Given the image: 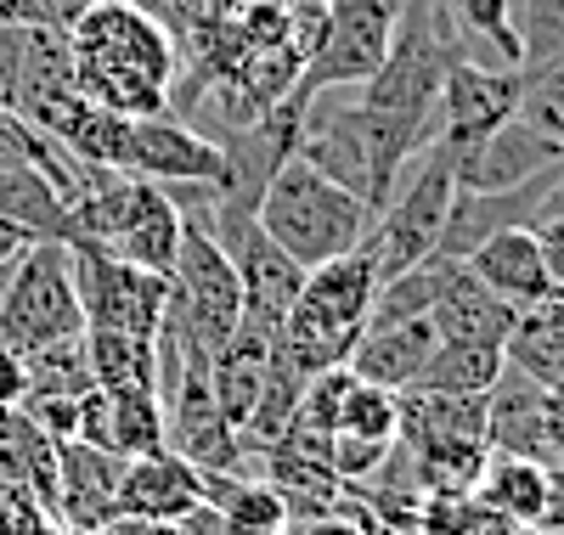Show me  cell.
I'll return each instance as SVG.
<instances>
[{
  "instance_id": "6da1fadb",
  "label": "cell",
  "mask_w": 564,
  "mask_h": 535,
  "mask_svg": "<svg viewBox=\"0 0 564 535\" xmlns=\"http://www.w3.org/2000/svg\"><path fill=\"white\" fill-rule=\"evenodd\" d=\"M68 52L79 96H90L97 108L124 119H153L170 108L181 45L148 7H119V0L85 7V18L68 29Z\"/></svg>"
},
{
  "instance_id": "7a4b0ae2",
  "label": "cell",
  "mask_w": 564,
  "mask_h": 535,
  "mask_svg": "<svg viewBox=\"0 0 564 535\" xmlns=\"http://www.w3.org/2000/svg\"><path fill=\"white\" fill-rule=\"evenodd\" d=\"M254 226L294 265L316 271L327 260L361 249V242L372 237V226H379V209H372L367 198H356L350 186H339L334 175H322L311 159L294 153L289 164L271 175L265 198L254 209Z\"/></svg>"
},
{
  "instance_id": "3957f363",
  "label": "cell",
  "mask_w": 564,
  "mask_h": 535,
  "mask_svg": "<svg viewBox=\"0 0 564 535\" xmlns=\"http://www.w3.org/2000/svg\"><path fill=\"white\" fill-rule=\"evenodd\" d=\"M372 299H379V249L367 237L361 249L305 271V287H300L289 321H282V332L271 338V350L289 367H300L305 378L345 367L356 338L367 332Z\"/></svg>"
},
{
  "instance_id": "277c9868",
  "label": "cell",
  "mask_w": 564,
  "mask_h": 535,
  "mask_svg": "<svg viewBox=\"0 0 564 535\" xmlns=\"http://www.w3.org/2000/svg\"><path fill=\"white\" fill-rule=\"evenodd\" d=\"M68 220H74V237L102 242L108 254H119V260H130L141 271H153V276H170L175 260H181L186 215L170 198V186H159V181L97 170L90 186L68 204Z\"/></svg>"
},
{
  "instance_id": "5b68a950",
  "label": "cell",
  "mask_w": 564,
  "mask_h": 535,
  "mask_svg": "<svg viewBox=\"0 0 564 535\" xmlns=\"http://www.w3.org/2000/svg\"><path fill=\"white\" fill-rule=\"evenodd\" d=\"M85 338V310L74 294V271H68V242L40 237L23 249V260L0 282V345L34 356Z\"/></svg>"
},
{
  "instance_id": "8992f818",
  "label": "cell",
  "mask_w": 564,
  "mask_h": 535,
  "mask_svg": "<svg viewBox=\"0 0 564 535\" xmlns=\"http://www.w3.org/2000/svg\"><path fill=\"white\" fill-rule=\"evenodd\" d=\"M457 198V148L452 141H430L395 181L390 204L379 209V226H372V249H379V282L401 276L406 265H417L423 254L441 249L446 237V215Z\"/></svg>"
},
{
  "instance_id": "52a82bcc",
  "label": "cell",
  "mask_w": 564,
  "mask_h": 535,
  "mask_svg": "<svg viewBox=\"0 0 564 535\" xmlns=\"http://www.w3.org/2000/svg\"><path fill=\"white\" fill-rule=\"evenodd\" d=\"M401 12H406V0H327V18L316 29V45L300 74L305 102L322 90H361L379 74Z\"/></svg>"
},
{
  "instance_id": "ba28073f",
  "label": "cell",
  "mask_w": 564,
  "mask_h": 535,
  "mask_svg": "<svg viewBox=\"0 0 564 535\" xmlns=\"http://www.w3.org/2000/svg\"><path fill=\"white\" fill-rule=\"evenodd\" d=\"M68 271L74 294L85 310V332H130V338H159L164 305H170V276H153L119 254H108L102 242H68Z\"/></svg>"
},
{
  "instance_id": "9c48e42d",
  "label": "cell",
  "mask_w": 564,
  "mask_h": 535,
  "mask_svg": "<svg viewBox=\"0 0 564 535\" xmlns=\"http://www.w3.org/2000/svg\"><path fill=\"white\" fill-rule=\"evenodd\" d=\"M79 96L68 29L52 23H7L0 29V108L45 130Z\"/></svg>"
},
{
  "instance_id": "30bf717a",
  "label": "cell",
  "mask_w": 564,
  "mask_h": 535,
  "mask_svg": "<svg viewBox=\"0 0 564 535\" xmlns=\"http://www.w3.org/2000/svg\"><path fill=\"white\" fill-rule=\"evenodd\" d=\"M130 175L141 181H159V186H226V153L220 141H209L193 119L181 113H153V119H135L130 135Z\"/></svg>"
},
{
  "instance_id": "8fae6325",
  "label": "cell",
  "mask_w": 564,
  "mask_h": 535,
  "mask_svg": "<svg viewBox=\"0 0 564 535\" xmlns=\"http://www.w3.org/2000/svg\"><path fill=\"white\" fill-rule=\"evenodd\" d=\"M558 164H564V141L547 135L536 119L513 113L486 141L457 153V192H508V186H525Z\"/></svg>"
},
{
  "instance_id": "7c38bea8",
  "label": "cell",
  "mask_w": 564,
  "mask_h": 535,
  "mask_svg": "<svg viewBox=\"0 0 564 535\" xmlns=\"http://www.w3.org/2000/svg\"><path fill=\"white\" fill-rule=\"evenodd\" d=\"M520 102H525V74H502L457 57L441 85V141H452L457 153L475 148V141H486L497 124L520 113Z\"/></svg>"
},
{
  "instance_id": "4fadbf2b",
  "label": "cell",
  "mask_w": 564,
  "mask_h": 535,
  "mask_svg": "<svg viewBox=\"0 0 564 535\" xmlns=\"http://www.w3.org/2000/svg\"><path fill=\"white\" fill-rule=\"evenodd\" d=\"M231 265H238V299H243V332H260V338H276L282 321H289L300 287H305V265H294L276 242L249 226L231 249Z\"/></svg>"
},
{
  "instance_id": "5bb4252c",
  "label": "cell",
  "mask_w": 564,
  "mask_h": 535,
  "mask_svg": "<svg viewBox=\"0 0 564 535\" xmlns=\"http://www.w3.org/2000/svg\"><path fill=\"white\" fill-rule=\"evenodd\" d=\"M198 507H209L204 502V473L193 462H181L175 451H153V457L124 462L119 518H130V524H181Z\"/></svg>"
},
{
  "instance_id": "9a60e30c",
  "label": "cell",
  "mask_w": 564,
  "mask_h": 535,
  "mask_svg": "<svg viewBox=\"0 0 564 535\" xmlns=\"http://www.w3.org/2000/svg\"><path fill=\"white\" fill-rule=\"evenodd\" d=\"M119 479H124V457L97 451L85 440H63L57 446V513L68 529L97 535L108 524H119Z\"/></svg>"
},
{
  "instance_id": "2e32d148",
  "label": "cell",
  "mask_w": 564,
  "mask_h": 535,
  "mask_svg": "<svg viewBox=\"0 0 564 535\" xmlns=\"http://www.w3.org/2000/svg\"><path fill=\"white\" fill-rule=\"evenodd\" d=\"M558 473H564V468L491 451V457L480 462L475 484H468V496H475V507H480L486 518L542 529V524H547V507H553V491H558Z\"/></svg>"
},
{
  "instance_id": "e0dca14e",
  "label": "cell",
  "mask_w": 564,
  "mask_h": 535,
  "mask_svg": "<svg viewBox=\"0 0 564 535\" xmlns=\"http://www.w3.org/2000/svg\"><path fill=\"white\" fill-rule=\"evenodd\" d=\"M463 271L475 276L480 287H491L497 299H508L513 310H531L542 299H553L558 287L547 282L542 271V254H536V237L531 226H508V231H491L486 242L463 254Z\"/></svg>"
},
{
  "instance_id": "ac0fdd59",
  "label": "cell",
  "mask_w": 564,
  "mask_h": 535,
  "mask_svg": "<svg viewBox=\"0 0 564 535\" xmlns=\"http://www.w3.org/2000/svg\"><path fill=\"white\" fill-rule=\"evenodd\" d=\"M441 345V332L430 316H412V321H379V327H367L356 338V350H350V372L361 383H379V389H395V395H406V389H417L423 367H430Z\"/></svg>"
},
{
  "instance_id": "d6986e66",
  "label": "cell",
  "mask_w": 564,
  "mask_h": 535,
  "mask_svg": "<svg viewBox=\"0 0 564 535\" xmlns=\"http://www.w3.org/2000/svg\"><path fill=\"white\" fill-rule=\"evenodd\" d=\"M486 446L502 457H531L553 468L547 451V389H536L525 372L502 367V378L486 389Z\"/></svg>"
},
{
  "instance_id": "ffe728a7",
  "label": "cell",
  "mask_w": 564,
  "mask_h": 535,
  "mask_svg": "<svg viewBox=\"0 0 564 535\" xmlns=\"http://www.w3.org/2000/svg\"><path fill=\"white\" fill-rule=\"evenodd\" d=\"M0 215L18 220L34 237H57V242L74 237V220H68V204L57 198V186L18 148H0Z\"/></svg>"
},
{
  "instance_id": "44dd1931",
  "label": "cell",
  "mask_w": 564,
  "mask_h": 535,
  "mask_svg": "<svg viewBox=\"0 0 564 535\" xmlns=\"http://www.w3.org/2000/svg\"><path fill=\"white\" fill-rule=\"evenodd\" d=\"M430 321H435L441 338H452V345H508L520 310H513L508 299H497L491 287H480L468 271H457V282L446 287V299L430 310Z\"/></svg>"
},
{
  "instance_id": "7402d4cb",
  "label": "cell",
  "mask_w": 564,
  "mask_h": 535,
  "mask_svg": "<svg viewBox=\"0 0 564 535\" xmlns=\"http://www.w3.org/2000/svg\"><path fill=\"white\" fill-rule=\"evenodd\" d=\"M446 12H452L457 52L468 63H486V68H502V74H525L520 34H513V18H508V0H446Z\"/></svg>"
},
{
  "instance_id": "603a6c76",
  "label": "cell",
  "mask_w": 564,
  "mask_h": 535,
  "mask_svg": "<svg viewBox=\"0 0 564 535\" xmlns=\"http://www.w3.org/2000/svg\"><path fill=\"white\" fill-rule=\"evenodd\" d=\"M463 260L435 249V254H423L417 265H406L401 276L379 282V299H372V316L367 327H379V321H412V316H430L441 299H446V287L457 282Z\"/></svg>"
},
{
  "instance_id": "cb8c5ba5",
  "label": "cell",
  "mask_w": 564,
  "mask_h": 535,
  "mask_svg": "<svg viewBox=\"0 0 564 535\" xmlns=\"http://www.w3.org/2000/svg\"><path fill=\"white\" fill-rule=\"evenodd\" d=\"M85 361L97 389L119 395V389H148L159 395V345L130 332H85Z\"/></svg>"
},
{
  "instance_id": "d4e9b609",
  "label": "cell",
  "mask_w": 564,
  "mask_h": 535,
  "mask_svg": "<svg viewBox=\"0 0 564 535\" xmlns=\"http://www.w3.org/2000/svg\"><path fill=\"white\" fill-rule=\"evenodd\" d=\"M502 367H508L502 345H452V338H441L417 389H430V395H486L502 378Z\"/></svg>"
},
{
  "instance_id": "484cf974",
  "label": "cell",
  "mask_w": 564,
  "mask_h": 535,
  "mask_svg": "<svg viewBox=\"0 0 564 535\" xmlns=\"http://www.w3.org/2000/svg\"><path fill=\"white\" fill-rule=\"evenodd\" d=\"M513 34H520L525 74L564 63V0H508Z\"/></svg>"
},
{
  "instance_id": "4316f807",
  "label": "cell",
  "mask_w": 564,
  "mask_h": 535,
  "mask_svg": "<svg viewBox=\"0 0 564 535\" xmlns=\"http://www.w3.org/2000/svg\"><path fill=\"white\" fill-rule=\"evenodd\" d=\"M29 361V395H63V401H85L97 378H90V361H85V338H68V345H52V350H34L23 356Z\"/></svg>"
},
{
  "instance_id": "83f0119b",
  "label": "cell",
  "mask_w": 564,
  "mask_h": 535,
  "mask_svg": "<svg viewBox=\"0 0 564 535\" xmlns=\"http://www.w3.org/2000/svg\"><path fill=\"white\" fill-rule=\"evenodd\" d=\"M401 428V395L395 389H379V383H361L350 372V389H345V406H339V434H356V440H395Z\"/></svg>"
},
{
  "instance_id": "f1b7e54d",
  "label": "cell",
  "mask_w": 564,
  "mask_h": 535,
  "mask_svg": "<svg viewBox=\"0 0 564 535\" xmlns=\"http://www.w3.org/2000/svg\"><path fill=\"white\" fill-rule=\"evenodd\" d=\"M525 119H536L547 135L564 141V63L542 68V74H525V102H520Z\"/></svg>"
},
{
  "instance_id": "f546056e",
  "label": "cell",
  "mask_w": 564,
  "mask_h": 535,
  "mask_svg": "<svg viewBox=\"0 0 564 535\" xmlns=\"http://www.w3.org/2000/svg\"><path fill=\"white\" fill-rule=\"evenodd\" d=\"M531 237H536V254H542L547 282L564 294V215H542V220L531 226Z\"/></svg>"
},
{
  "instance_id": "4dcf8cb0",
  "label": "cell",
  "mask_w": 564,
  "mask_h": 535,
  "mask_svg": "<svg viewBox=\"0 0 564 535\" xmlns=\"http://www.w3.org/2000/svg\"><path fill=\"white\" fill-rule=\"evenodd\" d=\"M29 401V361L0 345V412H18Z\"/></svg>"
},
{
  "instance_id": "1f68e13d",
  "label": "cell",
  "mask_w": 564,
  "mask_h": 535,
  "mask_svg": "<svg viewBox=\"0 0 564 535\" xmlns=\"http://www.w3.org/2000/svg\"><path fill=\"white\" fill-rule=\"evenodd\" d=\"M542 338H547V345L564 356V294H553V299H542V305H531V310H520Z\"/></svg>"
},
{
  "instance_id": "d6a6232c",
  "label": "cell",
  "mask_w": 564,
  "mask_h": 535,
  "mask_svg": "<svg viewBox=\"0 0 564 535\" xmlns=\"http://www.w3.org/2000/svg\"><path fill=\"white\" fill-rule=\"evenodd\" d=\"M85 7H97V0H29L34 23H52V29H74L85 18Z\"/></svg>"
},
{
  "instance_id": "836d02e7",
  "label": "cell",
  "mask_w": 564,
  "mask_h": 535,
  "mask_svg": "<svg viewBox=\"0 0 564 535\" xmlns=\"http://www.w3.org/2000/svg\"><path fill=\"white\" fill-rule=\"evenodd\" d=\"M29 242H40L34 231H23L18 220H7V215H0V282H7V271L23 260V249H29Z\"/></svg>"
},
{
  "instance_id": "e575fe53",
  "label": "cell",
  "mask_w": 564,
  "mask_h": 535,
  "mask_svg": "<svg viewBox=\"0 0 564 535\" xmlns=\"http://www.w3.org/2000/svg\"><path fill=\"white\" fill-rule=\"evenodd\" d=\"M300 529H305V535H367L356 518H339V513H322L316 524H300Z\"/></svg>"
},
{
  "instance_id": "d590c367",
  "label": "cell",
  "mask_w": 564,
  "mask_h": 535,
  "mask_svg": "<svg viewBox=\"0 0 564 535\" xmlns=\"http://www.w3.org/2000/svg\"><path fill=\"white\" fill-rule=\"evenodd\" d=\"M7 23H34L29 0H0V29H7Z\"/></svg>"
},
{
  "instance_id": "8d00e7d4",
  "label": "cell",
  "mask_w": 564,
  "mask_h": 535,
  "mask_svg": "<svg viewBox=\"0 0 564 535\" xmlns=\"http://www.w3.org/2000/svg\"><path fill=\"white\" fill-rule=\"evenodd\" d=\"M547 215H564V164L553 175V192H547Z\"/></svg>"
},
{
  "instance_id": "74e56055",
  "label": "cell",
  "mask_w": 564,
  "mask_h": 535,
  "mask_svg": "<svg viewBox=\"0 0 564 535\" xmlns=\"http://www.w3.org/2000/svg\"><path fill=\"white\" fill-rule=\"evenodd\" d=\"M238 7H243V0H204V12H209V18H231Z\"/></svg>"
},
{
  "instance_id": "f35d334b",
  "label": "cell",
  "mask_w": 564,
  "mask_h": 535,
  "mask_svg": "<svg viewBox=\"0 0 564 535\" xmlns=\"http://www.w3.org/2000/svg\"><path fill=\"white\" fill-rule=\"evenodd\" d=\"M119 7H148V12L159 18V0H119Z\"/></svg>"
},
{
  "instance_id": "ab89813d",
  "label": "cell",
  "mask_w": 564,
  "mask_h": 535,
  "mask_svg": "<svg viewBox=\"0 0 564 535\" xmlns=\"http://www.w3.org/2000/svg\"><path fill=\"white\" fill-rule=\"evenodd\" d=\"M159 12H164V0H159Z\"/></svg>"
}]
</instances>
